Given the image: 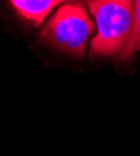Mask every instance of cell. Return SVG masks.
Instances as JSON below:
<instances>
[{
  "mask_svg": "<svg viewBox=\"0 0 140 156\" xmlns=\"http://www.w3.org/2000/svg\"><path fill=\"white\" fill-rule=\"evenodd\" d=\"M9 2L21 18L39 27L49 15V12L64 0H9Z\"/></svg>",
  "mask_w": 140,
  "mask_h": 156,
  "instance_id": "obj_3",
  "label": "cell"
},
{
  "mask_svg": "<svg viewBox=\"0 0 140 156\" xmlns=\"http://www.w3.org/2000/svg\"><path fill=\"white\" fill-rule=\"evenodd\" d=\"M89 10L98 29L90 55L114 56L123 53L134 28L135 0H90Z\"/></svg>",
  "mask_w": 140,
  "mask_h": 156,
  "instance_id": "obj_1",
  "label": "cell"
},
{
  "mask_svg": "<svg viewBox=\"0 0 140 156\" xmlns=\"http://www.w3.org/2000/svg\"><path fill=\"white\" fill-rule=\"evenodd\" d=\"M140 40V0H135V21H134V28L131 36L129 39L128 44H126L124 51L121 53V60H128L133 59L135 51H136V45Z\"/></svg>",
  "mask_w": 140,
  "mask_h": 156,
  "instance_id": "obj_4",
  "label": "cell"
},
{
  "mask_svg": "<svg viewBox=\"0 0 140 156\" xmlns=\"http://www.w3.org/2000/svg\"><path fill=\"white\" fill-rule=\"evenodd\" d=\"M136 50H140V40H139V43H138V45H136Z\"/></svg>",
  "mask_w": 140,
  "mask_h": 156,
  "instance_id": "obj_5",
  "label": "cell"
},
{
  "mask_svg": "<svg viewBox=\"0 0 140 156\" xmlns=\"http://www.w3.org/2000/svg\"><path fill=\"white\" fill-rule=\"evenodd\" d=\"M94 30V24L89 18L83 4H65L56 10L54 16L43 29L41 40L68 55L83 58L88 40Z\"/></svg>",
  "mask_w": 140,
  "mask_h": 156,
  "instance_id": "obj_2",
  "label": "cell"
}]
</instances>
